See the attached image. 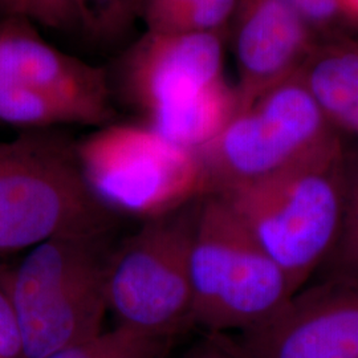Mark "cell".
Returning <instances> with one entry per match:
<instances>
[{
  "label": "cell",
  "mask_w": 358,
  "mask_h": 358,
  "mask_svg": "<svg viewBox=\"0 0 358 358\" xmlns=\"http://www.w3.org/2000/svg\"><path fill=\"white\" fill-rule=\"evenodd\" d=\"M0 358H27L13 299L0 268Z\"/></svg>",
  "instance_id": "ffe728a7"
},
{
  "label": "cell",
  "mask_w": 358,
  "mask_h": 358,
  "mask_svg": "<svg viewBox=\"0 0 358 358\" xmlns=\"http://www.w3.org/2000/svg\"><path fill=\"white\" fill-rule=\"evenodd\" d=\"M174 338L136 332L117 325L85 341L43 358H167Z\"/></svg>",
  "instance_id": "9a60e30c"
},
{
  "label": "cell",
  "mask_w": 358,
  "mask_h": 358,
  "mask_svg": "<svg viewBox=\"0 0 358 358\" xmlns=\"http://www.w3.org/2000/svg\"><path fill=\"white\" fill-rule=\"evenodd\" d=\"M348 186V152L338 138L268 178L222 194L294 292L313 279L338 238Z\"/></svg>",
  "instance_id": "6da1fadb"
},
{
  "label": "cell",
  "mask_w": 358,
  "mask_h": 358,
  "mask_svg": "<svg viewBox=\"0 0 358 358\" xmlns=\"http://www.w3.org/2000/svg\"><path fill=\"white\" fill-rule=\"evenodd\" d=\"M180 358H239L219 334H208Z\"/></svg>",
  "instance_id": "44dd1931"
},
{
  "label": "cell",
  "mask_w": 358,
  "mask_h": 358,
  "mask_svg": "<svg viewBox=\"0 0 358 358\" xmlns=\"http://www.w3.org/2000/svg\"><path fill=\"white\" fill-rule=\"evenodd\" d=\"M199 199L143 220L106 257V303L117 325L171 338L192 327L190 251Z\"/></svg>",
  "instance_id": "5b68a950"
},
{
  "label": "cell",
  "mask_w": 358,
  "mask_h": 358,
  "mask_svg": "<svg viewBox=\"0 0 358 358\" xmlns=\"http://www.w3.org/2000/svg\"><path fill=\"white\" fill-rule=\"evenodd\" d=\"M108 80L15 90L0 97V124L17 128L101 125L110 115Z\"/></svg>",
  "instance_id": "4fadbf2b"
},
{
  "label": "cell",
  "mask_w": 358,
  "mask_h": 358,
  "mask_svg": "<svg viewBox=\"0 0 358 358\" xmlns=\"http://www.w3.org/2000/svg\"><path fill=\"white\" fill-rule=\"evenodd\" d=\"M296 75L331 127L358 138V40L348 34L317 38Z\"/></svg>",
  "instance_id": "7c38bea8"
},
{
  "label": "cell",
  "mask_w": 358,
  "mask_h": 358,
  "mask_svg": "<svg viewBox=\"0 0 358 358\" xmlns=\"http://www.w3.org/2000/svg\"><path fill=\"white\" fill-rule=\"evenodd\" d=\"M81 32L100 43H115L128 35L140 19L142 0H72Z\"/></svg>",
  "instance_id": "e0dca14e"
},
{
  "label": "cell",
  "mask_w": 358,
  "mask_h": 358,
  "mask_svg": "<svg viewBox=\"0 0 358 358\" xmlns=\"http://www.w3.org/2000/svg\"><path fill=\"white\" fill-rule=\"evenodd\" d=\"M101 241L57 238L29 248L3 276L27 358H43L103 332L108 312Z\"/></svg>",
  "instance_id": "277c9868"
},
{
  "label": "cell",
  "mask_w": 358,
  "mask_h": 358,
  "mask_svg": "<svg viewBox=\"0 0 358 358\" xmlns=\"http://www.w3.org/2000/svg\"><path fill=\"white\" fill-rule=\"evenodd\" d=\"M239 358H358V280H317L254 328L219 334Z\"/></svg>",
  "instance_id": "ba28073f"
},
{
  "label": "cell",
  "mask_w": 358,
  "mask_h": 358,
  "mask_svg": "<svg viewBox=\"0 0 358 358\" xmlns=\"http://www.w3.org/2000/svg\"><path fill=\"white\" fill-rule=\"evenodd\" d=\"M115 223L90 192L76 143L47 129L0 142V252L57 238L103 241Z\"/></svg>",
  "instance_id": "7a4b0ae2"
},
{
  "label": "cell",
  "mask_w": 358,
  "mask_h": 358,
  "mask_svg": "<svg viewBox=\"0 0 358 358\" xmlns=\"http://www.w3.org/2000/svg\"><path fill=\"white\" fill-rule=\"evenodd\" d=\"M341 8L350 22L358 23V0H338Z\"/></svg>",
  "instance_id": "7402d4cb"
},
{
  "label": "cell",
  "mask_w": 358,
  "mask_h": 358,
  "mask_svg": "<svg viewBox=\"0 0 358 358\" xmlns=\"http://www.w3.org/2000/svg\"><path fill=\"white\" fill-rule=\"evenodd\" d=\"M90 192L112 214L149 220L206 195L196 152L148 125H109L76 143Z\"/></svg>",
  "instance_id": "52a82bcc"
},
{
  "label": "cell",
  "mask_w": 358,
  "mask_h": 358,
  "mask_svg": "<svg viewBox=\"0 0 358 358\" xmlns=\"http://www.w3.org/2000/svg\"><path fill=\"white\" fill-rule=\"evenodd\" d=\"M190 276L192 327L208 334L248 331L294 294L280 267L214 194H206L198 203Z\"/></svg>",
  "instance_id": "3957f363"
},
{
  "label": "cell",
  "mask_w": 358,
  "mask_h": 358,
  "mask_svg": "<svg viewBox=\"0 0 358 358\" xmlns=\"http://www.w3.org/2000/svg\"><path fill=\"white\" fill-rule=\"evenodd\" d=\"M238 0H142L140 19L157 34H230Z\"/></svg>",
  "instance_id": "5bb4252c"
},
{
  "label": "cell",
  "mask_w": 358,
  "mask_h": 358,
  "mask_svg": "<svg viewBox=\"0 0 358 358\" xmlns=\"http://www.w3.org/2000/svg\"><path fill=\"white\" fill-rule=\"evenodd\" d=\"M317 280H358V154H348L343 223L331 255L310 282Z\"/></svg>",
  "instance_id": "2e32d148"
},
{
  "label": "cell",
  "mask_w": 358,
  "mask_h": 358,
  "mask_svg": "<svg viewBox=\"0 0 358 358\" xmlns=\"http://www.w3.org/2000/svg\"><path fill=\"white\" fill-rule=\"evenodd\" d=\"M341 136L297 75L238 112L199 155L206 194L268 178L319 153Z\"/></svg>",
  "instance_id": "8992f818"
},
{
  "label": "cell",
  "mask_w": 358,
  "mask_h": 358,
  "mask_svg": "<svg viewBox=\"0 0 358 358\" xmlns=\"http://www.w3.org/2000/svg\"><path fill=\"white\" fill-rule=\"evenodd\" d=\"M0 19H24L57 32H81L72 0H0Z\"/></svg>",
  "instance_id": "ac0fdd59"
},
{
  "label": "cell",
  "mask_w": 358,
  "mask_h": 358,
  "mask_svg": "<svg viewBox=\"0 0 358 358\" xmlns=\"http://www.w3.org/2000/svg\"><path fill=\"white\" fill-rule=\"evenodd\" d=\"M229 34H157L146 31L122 56L118 80L124 96L145 115L226 80Z\"/></svg>",
  "instance_id": "9c48e42d"
},
{
  "label": "cell",
  "mask_w": 358,
  "mask_h": 358,
  "mask_svg": "<svg viewBox=\"0 0 358 358\" xmlns=\"http://www.w3.org/2000/svg\"><path fill=\"white\" fill-rule=\"evenodd\" d=\"M300 13L320 38L346 34L345 27L352 23L341 8L338 0H285Z\"/></svg>",
  "instance_id": "d6986e66"
},
{
  "label": "cell",
  "mask_w": 358,
  "mask_h": 358,
  "mask_svg": "<svg viewBox=\"0 0 358 358\" xmlns=\"http://www.w3.org/2000/svg\"><path fill=\"white\" fill-rule=\"evenodd\" d=\"M317 38L285 0H238L229 41L238 68L239 112L294 77Z\"/></svg>",
  "instance_id": "30bf717a"
},
{
  "label": "cell",
  "mask_w": 358,
  "mask_h": 358,
  "mask_svg": "<svg viewBox=\"0 0 358 358\" xmlns=\"http://www.w3.org/2000/svg\"><path fill=\"white\" fill-rule=\"evenodd\" d=\"M103 80H108L103 69L57 50L36 24L0 19V97L32 87Z\"/></svg>",
  "instance_id": "8fae6325"
}]
</instances>
